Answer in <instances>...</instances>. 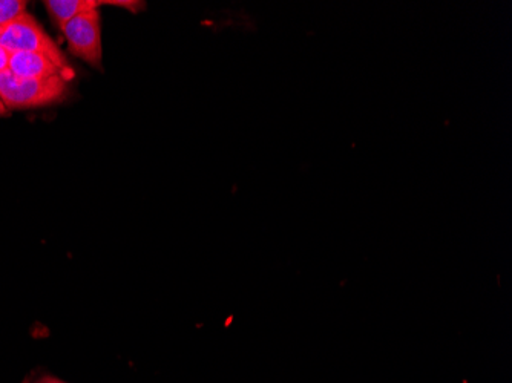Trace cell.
Listing matches in <instances>:
<instances>
[{
	"mask_svg": "<svg viewBox=\"0 0 512 383\" xmlns=\"http://www.w3.org/2000/svg\"><path fill=\"white\" fill-rule=\"evenodd\" d=\"M100 7L102 5H111V7L125 8L131 13L145 10V2H135V0H99Z\"/></svg>",
	"mask_w": 512,
	"mask_h": 383,
	"instance_id": "cell-7",
	"label": "cell"
},
{
	"mask_svg": "<svg viewBox=\"0 0 512 383\" xmlns=\"http://www.w3.org/2000/svg\"><path fill=\"white\" fill-rule=\"evenodd\" d=\"M69 51L94 68H102V28L99 8L74 17L62 28Z\"/></svg>",
	"mask_w": 512,
	"mask_h": 383,
	"instance_id": "cell-3",
	"label": "cell"
},
{
	"mask_svg": "<svg viewBox=\"0 0 512 383\" xmlns=\"http://www.w3.org/2000/svg\"><path fill=\"white\" fill-rule=\"evenodd\" d=\"M43 5L53 17L59 30H62L74 17L100 7L99 0H46Z\"/></svg>",
	"mask_w": 512,
	"mask_h": 383,
	"instance_id": "cell-5",
	"label": "cell"
},
{
	"mask_svg": "<svg viewBox=\"0 0 512 383\" xmlns=\"http://www.w3.org/2000/svg\"><path fill=\"white\" fill-rule=\"evenodd\" d=\"M8 71L20 79L46 80L51 77L68 76L50 59L39 53H13L10 54Z\"/></svg>",
	"mask_w": 512,
	"mask_h": 383,
	"instance_id": "cell-4",
	"label": "cell"
},
{
	"mask_svg": "<svg viewBox=\"0 0 512 383\" xmlns=\"http://www.w3.org/2000/svg\"><path fill=\"white\" fill-rule=\"evenodd\" d=\"M8 114L7 106L4 105L2 99H0V117H5Z\"/></svg>",
	"mask_w": 512,
	"mask_h": 383,
	"instance_id": "cell-10",
	"label": "cell"
},
{
	"mask_svg": "<svg viewBox=\"0 0 512 383\" xmlns=\"http://www.w3.org/2000/svg\"><path fill=\"white\" fill-rule=\"evenodd\" d=\"M68 80L57 76L46 80L20 79L10 71L0 73V99L10 109L42 108L65 99Z\"/></svg>",
	"mask_w": 512,
	"mask_h": 383,
	"instance_id": "cell-1",
	"label": "cell"
},
{
	"mask_svg": "<svg viewBox=\"0 0 512 383\" xmlns=\"http://www.w3.org/2000/svg\"><path fill=\"white\" fill-rule=\"evenodd\" d=\"M37 383H66L62 382V380L56 379V377H43L42 380H39Z\"/></svg>",
	"mask_w": 512,
	"mask_h": 383,
	"instance_id": "cell-9",
	"label": "cell"
},
{
	"mask_svg": "<svg viewBox=\"0 0 512 383\" xmlns=\"http://www.w3.org/2000/svg\"><path fill=\"white\" fill-rule=\"evenodd\" d=\"M27 5L23 0H0V27L27 13Z\"/></svg>",
	"mask_w": 512,
	"mask_h": 383,
	"instance_id": "cell-6",
	"label": "cell"
},
{
	"mask_svg": "<svg viewBox=\"0 0 512 383\" xmlns=\"http://www.w3.org/2000/svg\"><path fill=\"white\" fill-rule=\"evenodd\" d=\"M8 63H10V53L0 46V73L7 71Z\"/></svg>",
	"mask_w": 512,
	"mask_h": 383,
	"instance_id": "cell-8",
	"label": "cell"
},
{
	"mask_svg": "<svg viewBox=\"0 0 512 383\" xmlns=\"http://www.w3.org/2000/svg\"><path fill=\"white\" fill-rule=\"evenodd\" d=\"M0 46L8 53H39L50 57L65 74L71 73L59 46L45 33L31 14L23 13L13 22L0 27Z\"/></svg>",
	"mask_w": 512,
	"mask_h": 383,
	"instance_id": "cell-2",
	"label": "cell"
}]
</instances>
